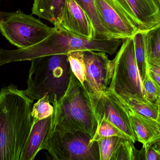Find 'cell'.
Masks as SVG:
<instances>
[{
    "mask_svg": "<svg viewBox=\"0 0 160 160\" xmlns=\"http://www.w3.org/2000/svg\"><path fill=\"white\" fill-rule=\"evenodd\" d=\"M52 115L33 124L19 160H33L52 130Z\"/></svg>",
    "mask_w": 160,
    "mask_h": 160,
    "instance_id": "obj_14",
    "label": "cell"
},
{
    "mask_svg": "<svg viewBox=\"0 0 160 160\" xmlns=\"http://www.w3.org/2000/svg\"><path fill=\"white\" fill-rule=\"evenodd\" d=\"M148 74L151 78L160 86V74L148 69Z\"/></svg>",
    "mask_w": 160,
    "mask_h": 160,
    "instance_id": "obj_27",
    "label": "cell"
},
{
    "mask_svg": "<svg viewBox=\"0 0 160 160\" xmlns=\"http://www.w3.org/2000/svg\"><path fill=\"white\" fill-rule=\"evenodd\" d=\"M125 104L130 118L136 141L142 144V148H147L159 141L160 124L153 119L137 113L130 109L126 103Z\"/></svg>",
    "mask_w": 160,
    "mask_h": 160,
    "instance_id": "obj_13",
    "label": "cell"
},
{
    "mask_svg": "<svg viewBox=\"0 0 160 160\" xmlns=\"http://www.w3.org/2000/svg\"><path fill=\"white\" fill-rule=\"evenodd\" d=\"M154 147L160 152V140L154 145Z\"/></svg>",
    "mask_w": 160,
    "mask_h": 160,
    "instance_id": "obj_28",
    "label": "cell"
},
{
    "mask_svg": "<svg viewBox=\"0 0 160 160\" xmlns=\"http://www.w3.org/2000/svg\"><path fill=\"white\" fill-rule=\"evenodd\" d=\"M118 96L130 109L139 114L157 121L160 125V111L158 103L145 102L132 96Z\"/></svg>",
    "mask_w": 160,
    "mask_h": 160,
    "instance_id": "obj_18",
    "label": "cell"
},
{
    "mask_svg": "<svg viewBox=\"0 0 160 160\" xmlns=\"http://www.w3.org/2000/svg\"><path fill=\"white\" fill-rule=\"evenodd\" d=\"M97 121L98 126L96 134L92 140L93 142H97L101 138L112 136H118L130 140L123 132L104 117L98 119Z\"/></svg>",
    "mask_w": 160,
    "mask_h": 160,
    "instance_id": "obj_21",
    "label": "cell"
},
{
    "mask_svg": "<svg viewBox=\"0 0 160 160\" xmlns=\"http://www.w3.org/2000/svg\"><path fill=\"white\" fill-rule=\"evenodd\" d=\"M142 148L144 160H160V152L154 147V145L147 148Z\"/></svg>",
    "mask_w": 160,
    "mask_h": 160,
    "instance_id": "obj_25",
    "label": "cell"
},
{
    "mask_svg": "<svg viewBox=\"0 0 160 160\" xmlns=\"http://www.w3.org/2000/svg\"><path fill=\"white\" fill-rule=\"evenodd\" d=\"M100 18L114 38L127 39L138 32L113 0H94Z\"/></svg>",
    "mask_w": 160,
    "mask_h": 160,
    "instance_id": "obj_11",
    "label": "cell"
},
{
    "mask_svg": "<svg viewBox=\"0 0 160 160\" xmlns=\"http://www.w3.org/2000/svg\"><path fill=\"white\" fill-rule=\"evenodd\" d=\"M53 106L52 131L62 133L82 132L93 140L98 121L89 94L71 70L68 88L62 97Z\"/></svg>",
    "mask_w": 160,
    "mask_h": 160,
    "instance_id": "obj_3",
    "label": "cell"
},
{
    "mask_svg": "<svg viewBox=\"0 0 160 160\" xmlns=\"http://www.w3.org/2000/svg\"><path fill=\"white\" fill-rule=\"evenodd\" d=\"M97 120L104 117L123 132L134 143L136 138L124 101L111 88L101 95L89 94Z\"/></svg>",
    "mask_w": 160,
    "mask_h": 160,
    "instance_id": "obj_8",
    "label": "cell"
},
{
    "mask_svg": "<svg viewBox=\"0 0 160 160\" xmlns=\"http://www.w3.org/2000/svg\"></svg>",
    "mask_w": 160,
    "mask_h": 160,
    "instance_id": "obj_31",
    "label": "cell"
},
{
    "mask_svg": "<svg viewBox=\"0 0 160 160\" xmlns=\"http://www.w3.org/2000/svg\"><path fill=\"white\" fill-rule=\"evenodd\" d=\"M88 16L93 30V38L114 39L105 28L100 18L94 0H75Z\"/></svg>",
    "mask_w": 160,
    "mask_h": 160,
    "instance_id": "obj_17",
    "label": "cell"
},
{
    "mask_svg": "<svg viewBox=\"0 0 160 160\" xmlns=\"http://www.w3.org/2000/svg\"><path fill=\"white\" fill-rule=\"evenodd\" d=\"M85 80L83 85L89 94L101 95L108 89L112 77L113 60L106 53L83 51Z\"/></svg>",
    "mask_w": 160,
    "mask_h": 160,
    "instance_id": "obj_9",
    "label": "cell"
},
{
    "mask_svg": "<svg viewBox=\"0 0 160 160\" xmlns=\"http://www.w3.org/2000/svg\"><path fill=\"white\" fill-rule=\"evenodd\" d=\"M148 69L160 74V62L152 58H147Z\"/></svg>",
    "mask_w": 160,
    "mask_h": 160,
    "instance_id": "obj_26",
    "label": "cell"
},
{
    "mask_svg": "<svg viewBox=\"0 0 160 160\" xmlns=\"http://www.w3.org/2000/svg\"><path fill=\"white\" fill-rule=\"evenodd\" d=\"M53 106L50 104L48 96L45 95L39 99L32 107L31 115L33 124L52 115Z\"/></svg>",
    "mask_w": 160,
    "mask_h": 160,
    "instance_id": "obj_22",
    "label": "cell"
},
{
    "mask_svg": "<svg viewBox=\"0 0 160 160\" xmlns=\"http://www.w3.org/2000/svg\"><path fill=\"white\" fill-rule=\"evenodd\" d=\"M97 142L100 160H125L129 153L128 139L112 136L101 138Z\"/></svg>",
    "mask_w": 160,
    "mask_h": 160,
    "instance_id": "obj_15",
    "label": "cell"
},
{
    "mask_svg": "<svg viewBox=\"0 0 160 160\" xmlns=\"http://www.w3.org/2000/svg\"><path fill=\"white\" fill-rule=\"evenodd\" d=\"M33 103L13 84L0 90V160H19L32 126Z\"/></svg>",
    "mask_w": 160,
    "mask_h": 160,
    "instance_id": "obj_1",
    "label": "cell"
},
{
    "mask_svg": "<svg viewBox=\"0 0 160 160\" xmlns=\"http://www.w3.org/2000/svg\"><path fill=\"white\" fill-rule=\"evenodd\" d=\"M145 40L147 58L160 62V24L146 31Z\"/></svg>",
    "mask_w": 160,
    "mask_h": 160,
    "instance_id": "obj_20",
    "label": "cell"
},
{
    "mask_svg": "<svg viewBox=\"0 0 160 160\" xmlns=\"http://www.w3.org/2000/svg\"><path fill=\"white\" fill-rule=\"evenodd\" d=\"M71 70L83 85L85 80L83 51H74L68 54Z\"/></svg>",
    "mask_w": 160,
    "mask_h": 160,
    "instance_id": "obj_23",
    "label": "cell"
},
{
    "mask_svg": "<svg viewBox=\"0 0 160 160\" xmlns=\"http://www.w3.org/2000/svg\"><path fill=\"white\" fill-rule=\"evenodd\" d=\"M113 61V73L109 88L118 95L132 96L149 102L146 98L136 63L133 37L123 39Z\"/></svg>",
    "mask_w": 160,
    "mask_h": 160,
    "instance_id": "obj_6",
    "label": "cell"
},
{
    "mask_svg": "<svg viewBox=\"0 0 160 160\" xmlns=\"http://www.w3.org/2000/svg\"><path fill=\"white\" fill-rule=\"evenodd\" d=\"M59 26L78 36L94 39L90 20L75 0H66Z\"/></svg>",
    "mask_w": 160,
    "mask_h": 160,
    "instance_id": "obj_12",
    "label": "cell"
},
{
    "mask_svg": "<svg viewBox=\"0 0 160 160\" xmlns=\"http://www.w3.org/2000/svg\"><path fill=\"white\" fill-rule=\"evenodd\" d=\"M139 31L146 32L160 24L157 0H113Z\"/></svg>",
    "mask_w": 160,
    "mask_h": 160,
    "instance_id": "obj_10",
    "label": "cell"
},
{
    "mask_svg": "<svg viewBox=\"0 0 160 160\" xmlns=\"http://www.w3.org/2000/svg\"><path fill=\"white\" fill-rule=\"evenodd\" d=\"M143 86L148 101L157 103L160 99V86L150 77L148 72L143 81Z\"/></svg>",
    "mask_w": 160,
    "mask_h": 160,
    "instance_id": "obj_24",
    "label": "cell"
},
{
    "mask_svg": "<svg viewBox=\"0 0 160 160\" xmlns=\"http://www.w3.org/2000/svg\"><path fill=\"white\" fill-rule=\"evenodd\" d=\"M54 31L41 42L31 47L18 49H0V67L5 64L31 61L46 55L68 54L74 51L102 52L113 55L122 44L118 39H88L76 35L54 26Z\"/></svg>",
    "mask_w": 160,
    "mask_h": 160,
    "instance_id": "obj_2",
    "label": "cell"
},
{
    "mask_svg": "<svg viewBox=\"0 0 160 160\" xmlns=\"http://www.w3.org/2000/svg\"><path fill=\"white\" fill-rule=\"evenodd\" d=\"M42 150H46L55 160H100L98 142L82 132H50Z\"/></svg>",
    "mask_w": 160,
    "mask_h": 160,
    "instance_id": "obj_7",
    "label": "cell"
},
{
    "mask_svg": "<svg viewBox=\"0 0 160 160\" xmlns=\"http://www.w3.org/2000/svg\"><path fill=\"white\" fill-rule=\"evenodd\" d=\"M145 35V32L138 31L133 36L135 58L142 81L145 79L148 71Z\"/></svg>",
    "mask_w": 160,
    "mask_h": 160,
    "instance_id": "obj_19",
    "label": "cell"
},
{
    "mask_svg": "<svg viewBox=\"0 0 160 160\" xmlns=\"http://www.w3.org/2000/svg\"><path fill=\"white\" fill-rule=\"evenodd\" d=\"M31 61L24 93L33 101L47 95L54 106L62 97L70 82L71 68L68 54L46 55Z\"/></svg>",
    "mask_w": 160,
    "mask_h": 160,
    "instance_id": "obj_4",
    "label": "cell"
},
{
    "mask_svg": "<svg viewBox=\"0 0 160 160\" xmlns=\"http://www.w3.org/2000/svg\"><path fill=\"white\" fill-rule=\"evenodd\" d=\"M157 103H158V105L159 108V110L160 111V99H159L158 100Z\"/></svg>",
    "mask_w": 160,
    "mask_h": 160,
    "instance_id": "obj_29",
    "label": "cell"
},
{
    "mask_svg": "<svg viewBox=\"0 0 160 160\" xmlns=\"http://www.w3.org/2000/svg\"><path fill=\"white\" fill-rule=\"evenodd\" d=\"M157 1H158V3H159V4L160 7V0H157Z\"/></svg>",
    "mask_w": 160,
    "mask_h": 160,
    "instance_id": "obj_30",
    "label": "cell"
},
{
    "mask_svg": "<svg viewBox=\"0 0 160 160\" xmlns=\"http://www.w3.org/2000/svg\"><path fill=\"white\" fill-rule=\"evenodd\" d=\"M54 30V27L48 26L20 9L12 12L0 10V32L18 49L28 48L41 42Z\"/></svg>",
    "mask_w": 160,
    "mask_h": 160,
    "instance_id": "obj_5",
    "label": "cell"
},
{
    "mask_svg": "<svg viewBox=\"0 0 160 160\" xmlns=\"http://www.w3.org/2000/svg\"><path fill=\"white\" fill-rule=\"evenodd\" d=\"M66 0H34L32 14L59 26Z\"/></svg>",
    "mask_w": 160,
    "mask_h": 160,
    "instance_id": "obj_16",
    "label": "cell"
}]
</instances>
